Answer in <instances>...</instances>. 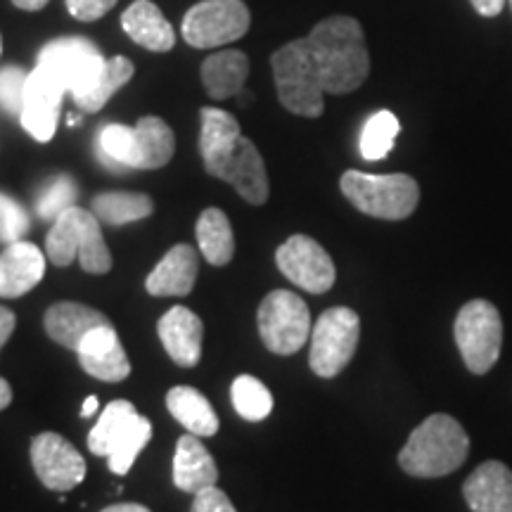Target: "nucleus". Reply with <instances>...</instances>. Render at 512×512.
<instances>
[{
	"label": "nucleus",
	"instance_id": "nucleus-5",
	"mask_svg": "<svg viewBox=\"0 0 512 512\" xmlns=\"http://www.w3.org/2000/svg\"><path fill=\"white\" fill-rule=\"evenodd\" d=\"M152 437V422L136 411L131 401L117 399L107 403L100 420L88 434V448L93 456L107 458L114 475L131 472L140 451Z\"/></svg>",
	"mask_w": 512,
	"mask_h": 512
},
{
	"label": "nucleus",
	"instance_id": "nucleus-15",
	"mask_svg": "<svg viewBox=\"0 0 512 512\" xmlns=\"http://www.w3.org/2000/svg\"><path fill=\"white\" fill-rule=\"evenodd\" d=\"M31 465L41 484L60 494L76 489L86 477V460L55 432H43L31 441Z\"/></svg>",
	"mask_w": 512,
	"mask_h": 512
},
{
	"label": "nucleus",
	"instance_id": "nucleus-32",
	"mask_svg": "<svg viewBox=\"0 0 512 512\" xmlns=\"http://www.w3.org/2000/svg\"><path fill=\"white\" fill-rule=\"evenodd\" d=\"M230 399H233V406L240 418L249 422L266 420L273 411V394L268 392L264 382L252 375L235 377L233 387H230Z\"/></svg>",
	"mask_w": 512,
	"mask_h": 512
},
{
	"label": "nucleus",
	"instance_id": "nucleus-12",
	"mask_svg": "<svg viewBox=\"0 0 512 512\" xmlns=\"http://www.w3.org/2000/svg\"><path fill=\"white\" fill-rule=\"evenodd\" d=\"M204 169H207L209 176L233 185L242 200H247L249 204H256V207L266 204L268 192H271L266 164L261 152L256 150V145L249 138L240 136L221 155L207 159Z\"/></svg>",
	"mask_w": 512,
	"mask_h": 512
},
{
	"label": "nucleus",
	"instance_id": "nucleus-19",
	"mask_svg": "<svg viewBox=\"0 0 512 512\" xmlns=\"http://www.w3.org/2000/svg\"><path fill=\"white\" fill-rule=\"evenodd\" d=\"M157 332L166 354L171 356L176 366L195 368L200 363L204 325L195 311L185 309V306H174L159 318Z\"/></svg>",
	"mask_w": 512,
	"mask_h": 512
},
{
	"label": "nucleus",
	"instance_id": "nucleus-33",
	"mask_svg": "<svg viewBox=\"0 0 512 512\" xmlns=\"http://www.w3.org/2000/svg\"><path fill=\"white\" fill-rule=\"evenodd\" d=\"M76 195H79V190H76L74 178L57 176L55 181L41 192V197H38V202H36L38 216L46 221H55L62 211L74 207Z\"/></svg>",
	"mask_w": 512,
	"mask_h": 512
},
{
	"label": "nucleus",
	"instance_id": "nucleus-13",
	"mask_svg": "<svg viewBox=\"0 0 512 512\" xmlns=\"http://www.w3.org/2000/svg\"><path fill=\"white\" fill-rule=\"evenodd\" d=\"M105 57L88 38L72 36L57 38V41L43 46L38 53V67L48 69L50 74L62 81L67 93H81L95 81L100 69L105 67Z\"/></svg>",
	"mask_w": 512,
	"mask_h": 512
},
{
	"label": "nucleus",
	"instance_id": "nucleus-41",
	"mask_svg": "<svg viewBox=\"0 0 512 512\" xmlns=\"http://www.w3.org/2000/svg\"><path fill=\"white\" fill-rule=\"evenodd\" d=\"M50 0H12V5L19 10H27V12H38L43 10Z\"/></svg>",
	"mask_w": 512,
	"mask_h": 512
},
{
	"label": "nucleus",
	"instance_id": "nucleus-24",
	"mask_svg": "<svg viewBox=\"0 0 512 512\" xmlns=\"http://www.w3.org/2000/svg\"><path fill=\"white\" fill-rule=\"evenodd\" d=\"M46 332L50 339L67 349H79V344L102 325H112L110 318L98 309L79 302H57L46 311Z\"/></svg>",
	"mask_w": 512,
	"mask_h": 512
},
{
	"label": "nucleus",
	"instance_id": "nucleus-44",
	"mask_svg": "<svg viewBox=\"0 0 512 512\" xmlns=\"http://www.w3.org/2000/svg\"><path fill=\"white\" fill-rule=\"evenodd\" d=\"M0 55H3V34H0Z\"/></svg>",
	"mask_w": 512,
	"mask_h": 512
},
{
	"label": "nucleus",
	"instance_id": "nucleus-37",
	"mask_svg": "<svg viewBox=\"0 0 512 512\" xmlns=\"http://www.w3.org/2000/svg\"><path fill=\"white\" fill-rule=\"evenodd\" d=\"M190 512H238V510H235V505L230 503L226 491H221L219 486H209V489L195 494Z\"/></svg>",
	"mask_w": 512,
	"mask_h": 512
},
{
	"label": "nucleus",
	"instance_id": "nucleus-36",
	"mask_svg": "<svg viewBox=\"0 0 512 512\" xmlns=\"http://www.w3.org/2000/svg\"><path fill=\"white\" fill-rule=\"evenodd\" d=\"M64 3L69 15L79 22H98L117 5V0H64Z\"/></svg>",
	"mask_w": 512,
	"mask_h": 512
},
{
	"label": "nucleus",
	"instance_id": "nucleus-25",
	"mask_svg": "<svg viewBox=\"0 0 512 512\" xmlns=\"http://www.w3.org/2000/svg\"><path fill=\"white\" fill-rule=\"evenodd\" d=\"M204 91L214 100L240 95L249 76V57L242 50H221L209 55L200 69Z\"/></svg>",
	"mask_w": 512,
	"mask_h": 512
},
{
	"label": "nucleus",
	"instance_id": "nucleus-6",
	"mask_svg": "<svg viewBox=\"0 0 512 512\" xmlns=\"http://www.w3.org/2000/svg\"><path fill=\"white\" fill-rule=\"evenodd\" d=\"M339 188L361 214L382 221L408 219L420 202V185L408 174H363L351 169L344 171Z\"/></svg>",
	"mask_w": 512,
	"mask_h": 512
},
{
	"label": "nucleus",
	"instance_id": "nucleus-16",
	"mask_svg": "<svg viewBox=\"0 0 512 512\" xmlns=\"http://www.w3.org/2000/svg\"><path fill=\"white\" fill-rule=\"evenodd\" d=\"M67 88L62 81L48 72V69L38 67L29 74L27 95H24V110H22V126L27 128L31 138L38 143H50L57 131V121H60V107Z\"/></svg>",
	"mask_w": 512,
	"mask_h": 512
},
{
	"label": "nucleus",
	"instance_id": "nucleus-18",
	"mask_svg": "<svg viewBox=\"0 0 512 512\" xmlns=\"http://www.w3.org/2000/svg\"><path fill=\"white\" fill-rule=\"evenodd\" d=\"M46 275V252L34 242H10L0 252V297L17 299L34 290Z\"/></svg>",
	"mask_w": 512,
	"mask_h": 512
},
{
	"label": "nucleus",
	"instance_id": "nucleus-11",
	"mask_svg": "<svg viewBox=\"0 0 512 512\" xmlns=\"http://www.w3.org/2000/svg\"><path fill=\"white\" fill-rule=\"evenodd\" d=\"M252 15L242 0H202L185 12L181 31L192 48H221L249 31Z\"/></svg>",
	"mask_w": 512,
	"mask_h": 512
},
{
	"label": "nucleus",
	"instance_id": "nucleus-22",
	"mask_svg": "<svg viewBox=\"0 0 512 512\" xmlns=\"http://www.w3.org/2000/svg\"><path fill=\"white\" fill-rule=\"evenodd\" d=\"M216 482H219V467L200 437L185 434L178 439L174 456V484L178 489L195 496L209 486H216Z\"/></svg>",
	"mask_w": 512,
	"mask_h": 512
},
{
	"label": "nucleus",
	"instance_id": "nucleus-28",
	"mask_svg": "<svg viewBox=\"0 0 512 512\" xmlns=\"http://www.w3.org/2000/svg\"><path fill=\"white\" fill-rule=\"evenodd\" d=\"M197 245L211 266L230 264L235 254V235L228 216L221 209H204L197 219Z\"/></svg>",
	"mask_w": 512,
	"mask_h": 512
},
{
	"label": "nucleus",
	"instance_id": "nucleus-7",
	"mask_svg": "<svg viewBox=\"0 0 512 512\" xmlns=\"http://www.w3.org/2000/svg\"><path fill=\"white\" fill-rule=\"evenodd\" d=\"M275 88L287 112L318 119L325 110L323 83L306 38L285 43L271 57Z\"/></svg>",
	"mask_w": 512,
	"mask_h": 512
},
{
	"label": "nucleus",
	"instance_id": "nucleus-39",
	"mask_svg": "<svg viewBox=\"0 0 512 512\" xmlns=\"http://www.w3.org/2000/svg\"><path fill=\"white\" fill-rule=\"evenodd\" d=\"M470 3L475 5V10L479 12V15L496 17V15H501L505 0H470Z\"/></svg>",
	"mask_w": 512,
	"mask_h": 512
},
{
	"label": "nucleus",
	"instance_id": "nucleus-20",
	"mask_svg": "<svg viewBox=\"0 0 512 512\" xmlns=\"http://www.w3.org/2000/svg\"><path fill=\"white\" fill-rule=\"evenodd\" d=\"M463 496L472 512H512V470L501 460H486L465 479Z\"/></svg>",
	"mask_w": 512,
	"mask_h": 512
},
{
	"label": "nucleus",
	"instance_id": "nucleus-45",
	"mask_svg": "<svg viewBox=\"0 0 512 512\" xmlns=\"http://www.w3.org/2000/svg\"><path fill=\"white\" fill-rule=\"evenodd\" d=\"M510 8H512V0H510Z\"/></svg>",
	"mask_w": 512,
	"mask_h": 512
},
{
	"label": "nucleus",
	"instance_id": "nucleus-3",
	"mask_svg": "<svg viewBox=\"0 0 512 512\" xmlns=\"http://www.w3.org/2000/svg\"><path fill=\"white\" fill-rule=\"evenodd\" d=\"M98 143L107 162L126 169H162L176 152L174 128L159 117H143L136 126L107 124Z\"/></svg>",
	"mask_w": 512,
	"mask_h": 512
},
{
	"label": "nucleus",
	"instance_id": "nucleus-17",
	"mask_svg": "<svg viewBox=\"0 0 512 512\" xmlns=\"http://www.w3.org/2000/svg\"><path fill=\"white\" fill-rule=\"evenodd\" d=\"M76 356H79L81 368L95 380L121 382L131 375V361L112 325H102L86 335L76 349Z\"/></svg>",
	"mask_w": 512,
	"mask_h": 512
},
{
	"label": "nucleus",
	"instance_id": "nucleus-43",
	"mask_svg": "<svg viewBox=\"0 0 512 512\" xmlns=\"http://www.w3.org/2000/svg\"><path fill=\"white\" fill-rule=\"evenodd\" d=\"M95 411H98V396H88V399L83 401L81 418H88V415H93Z\"/></svg>",
	"mask_w": 512,
	"mask_h": 512
},
{
	"label": "nucleus",
	"instance_id": "nucleus-10",
	"mask_svg": "<svg viewBox=\"0 0 512 512\" xmlns=\"http://www.w3.org/2000/svg\"><path fill=\"white\" fill-rule=\"evenodd\" d=\"M259 335L266 349L273 354L290 356L297 354L311 339V313L299 294L290 290H273L256 313Z\"/></svg>",
	"mask_w": 512,
	"mask_h": 512
},
{
	"label": "nucleus",
	"instance_id": "nucleus-2",
	"mask_svg": "<svg viewBox=\"0 0 512 512\" xmlns=\"http://www.w3.org/2000/svg\"><path fill=\"white\" fill-rule=\"evenodd\" d=\"M470 453V437L456 418L434 413L411 432L399 453V465L406 475L437 479L456 472Z\"/></svg>",
	"mask_w": 512,
	"mask_h": 512
},
{
	"label": "nucleus",
	"instance_id": "nucleus-8",
	"mask_svg": "<svg viewBox=\"0 0 512 512\" xmlns=\"http://www.w3.org/2000/svg\"><path fill=\"white\" fill-rule=\"evenodd\" d=\"M458 351L470 373L486 375L496 366L503 347L501 313L486 299H472L458 311L453 323Z\"/></svg>",
	"mask_w": 512,
	"mask_h": 512
},
{
	"label": "nucleus",
	"instance_id": "nucleus-23",
	"mask_svg": "<svg viewBox=\"0 0 512 512\" xmlns=\"http://www.w3.org/2000/svg\"><path fill=\"white\" fill-rule=\"evenodd\" d=\"M121 29L133 43L152 53H169L176 46V31L152 0H136L121 15Z\"/></svg>",
	"mask_w": 512,
	"mask_h": 512
},
{
	"label": "nucleus",
	"instance_id": "nucleus-14",
	"mask_svg": "<svg viewBox=\"0 0 512 512\" xmlns=\"http://www.w3.org/2000/svg\"><path fill=\"white\" fill-rule=\"evenodd\" d=\"M275 264L290 283L311 294H325L335 285V261L309 235H292L275 252Z\"/></svg>",
	"mask_w": 512,
	"mask_h": 512
},
{
	"label": "nucleus",
	"instance_id": "nucleus-4",
	"mask_svg": "<svg viewBox=\"0 0 512 512\" xmlns=\"http://www.w3.org/2000/svg\"><path fill=\"white\" fill-rule=\"evenodd\" d=\"M46 256L50 264L69 266L74 259L81 261L86 273H107L112 271V254L102 238L98 216L81 207H69L50 226L46 238Z\"/></svg>",
	"mask_w": 512,
	"mask_h": 512
},
{
	"label": "nucleus",
	"instance_id": "nucleus-27",
	"mask_svg": "<svg viewBox=\"0 0 512 512\" xmlns=\"http://www.w3.org/2000/svg\"><path fill=\"white\" fill-rule=\"evenodd\" d=\"M133 72H136V67H133V62L128 60V57L124 55L110 57V60L105 62V67L100 69V74L95 76L91 86H88L86 91L72 95L76 107L88 114L100 112L102 107L112 100V95L133 79Z\"/></svg>",
	"mask_w": 512,
	"mask_h": 512
},
{
	"label": "nucleus",
	"instance_id": "nucleus-34",
	"mask_svg": "<svg viewBox=\"0 0 512 512\" xmlns=\"http://www.w3.org/2000/svg\"><path fill=\"white\" fill-rule=\"evenodd\" d=\"M29 72L27 69L10 64L0 69V110L10 117H22L24 95H27Z\"/></svg>",
	"mask_w": 512,
	"mask_h": 512
},
{
	"label": "nucleus",
	"instance_id": "nucleus-42",
	"mask_svg": "<svg viewBox=\"0 0 512 512\" xmlns=\"http://www.w3.org/2000/svg\"><path fill=\"white\" fill-rule=\"evenodd\" d=\"M12 403V387L0 377V411H5Z\"/></svg>",
	"mask_w": 512,
	"mask_h": 512
},
{
	"label": "nucleus",
	"instance_id": "nucleus-21",
	"mask_svg": "<svg viewBox=\"0 0 512 512\" xmlns=\"http://www.w3.org/2000/svg\"><path fill=\"white\" fill-rule=\"evenodd\" d=\"M200 268V256L195 247L176 245L164 254V259L147 275L145 290L152 297H185L192 292Z\"/></svg>",
	"mask_w": 512,
	"mask_h": 512
},
{
	"label": "nucleus",
	"instance_id": "nucleus-26",
	"mask_svg": "<svg viewBox=\"0 0 512 512\" xmlns=\"http://www.w3.org/2000/svg\"><path fill=\"white\" fill-rule=\"evenodd\" d=\"M166 408L190 434L214 437L219 432V415L207 396L195 387H174L166 394Z\"/></svg>",
	"mask_w": 512,
	"mask_h": 512
},
{
	"label": "nucleus",
	"instance_id": "nucleus-9",
	"mask_svg": "<svg viewBox=\"0 0 512 512\" xmlns=\"http://www.w3.org/2000/svg\"><path fill=\"white\" fill-rule=\"evenodd\" d=\"M361 339V318L354 309L335 306L316 320L311 330L309 363L318 377H337L349 366Z\"/></svg>",
	"mask_w": 512,
	"mask_h": 512
},
{
	"label": "nucleus",
	"instance_id": "nucleus-40",
	"mask_svg": "<svg viewBox=\"0 0 512 512\" xmlns=\"http://www.w3.org/2000/svg\"><path fill=\"white\" fill-rule=\"evenodd\" d=\"M100 512H152V510L140 503H114V505H107V508Z\"/></svg>",
	"mask_w": 512,
	"mask_h": 512
},
{
	"label": "nucleus",
	"instance_id": "nucleus-30",
	"mask_svg": "<svg viewBox=\"0 0 512 512\" xmlns=\"http://www.w3.org/2000/svg\"><path fill=\"white\" fill-rule=\"evenodd\" d=\"M202 131H200V152L202 159L221 155L223 150H228L242 136L238 119L230 112L216 110V107H202Z\"/></svg>",
	"mask_w": 512,
	"mask_h": 512
},
{
	"label": "nucleus",
	"instance_id": "nucleus-29",
	"mask_svg": "<svg viewBox=\"0 0 512 512\" xmlns=\"http://www.w3.org/2000/svg\"><path fill=\"white\" fill-rule=\"evenodd\" d=\"M91 211L107 226H126L143 221L155 211V202L143 192H100L93 197Z\"/></svg>",
	"mask_w": 512,
	"mask_h": 512
},
{
	"label": "nucleus",
	"instance_id": "nucleus-38",
	"mask_svg": "<svg viewBox=\"0 0 512 512\" xmlns=\"http://www.w3.org/2000/svg\"><path fill=\"white\" fill-rule=\"evenodd\" d=\"M15 325H17L15 313H12L10 309H5V306H0V347H3V344L12 337Z\"/></svg>",
	"mask_w": 512,
	"mask_h": 512
},
{
	"label": "nucleus",
	"instance_id": "nucleus-1",
	"mask_svg": "<svg viewBox=\"0 0 512 512\" xmlns=\"http://www.w3.org/2000/svg\"><path fill=\"white\" fill-rule=\"evenodd\" d=\"M306 43H309L325 93L347 95L366 83L370 55L366 34L358 19L347 15L323 19L306 36Z\"/></svg>",
	"mask_w": 512,
	"mask_h": 512
},
{
	"label": "nucleus",
	"instance_id": "nucleus-31",
	"mask_svg": "<svg viewBox=\"0 0 512 512\" xmlns=\"http://www.w3.org/2000/svg\"><path fill=\"white\" fill-rule=\"evenodd\" d=\"M399 131H401V124L394 112L389 110L375 112L373 117L363 124L361 140H358L361 157L366 159V162H380V159H384L394 150Z\"/></svg>",
	"mask_w": 512,
	"mask_h": 512
},
{
	"label": "nucleus",
	"instance_id": "nucleus-35",
	"mask_svg": "<svg viewBox=\"0 0 512 512\" xmlns=\"http://www.w3.org/2000/svg\"><path fill=\"white\" fill-rule=\"evenodd\" d=\"M29 230V216L22 204L0 192V242H17Z\"/></svg>",
	"mask_w": 512,
	"mask_h": 512
}]
</instances>
